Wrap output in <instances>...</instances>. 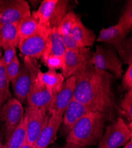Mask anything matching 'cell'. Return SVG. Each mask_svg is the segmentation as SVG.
<instances>
[{"instance_id": "f546056e", "label": "cell", "mask_w": 132, "mask_h": 148, "mask_svg": "<svg viewBox=\"0 0 132 148\" xmlns=\"http://www.w3.org/2000/svg\"><path fill=\"white\" fill-rule=\"evenodd\" d=\"M21 65L19 59L16 55L10 62L7 65V73L8 78L11 82L13 81L18 75L20 69Z\"/></svg>"}, {"instance_id": "30bf717a", "label": "cell", "mask_w": 132, "mask_h": 148, "mask_svg": "<svg viewBox=\"0 0 132 148\" xmlns=\"http://www.w3.org/2000/svg\"><path fill=\"white\" fill-rule=\"evenodd\" d=\"M93 53L88 47H79L73 50H66L64 53L65 68L62 73L64 78L73 75L82 65L90 62Z\"/></svg>"}, {"instance_id": "74e56055", "label": "cell", "mask_w": 132, "mask_h": 148, "mask_svg": "<svg viewBox=\"0 0 132 148\" xmlns=\"http://www.w3.org/2000/svg\"><path fill=\"white\" fill-rule=\"evenodd\" d=\"M0 148H5V144H3L1 142H0Z\"/></svg>"}, {"instance_id": "44dd1931", "label": "cell", "mask_w": 132, "mask_h": 148, "mask_svg": "<svg viewBox=\"0 0 132 148\" xmlns=\"http://www.w3.org/2000/svg\"><path fill=\"white\" fill-rule=\"evenodd\" d=\"M18 23L0 24V47L7 44L18 46L19 39L17 36Z\"/></svg>"}, {"instance_id": "d4e9b609", "label": "cell", "mask_w": 132, "mask_h": 148, "mask_svg": "<svg viewBox=\"0 0 132 148\" xmlns=\"http://www.w3.org/2000/svg\"><path fill=\"white\" fill-rule=\"evenodd\" d=\"M50 39L51 43L50 55L64 56L66 50L63 42L62 36L59 33L57 28L50 29Z\"/></svg>"}, {"instance_id": "e575fe53", "label": "cell", "mask_w": 132, "mask_h": 148, "mask_svg": "<svg viewBox=\"0 0 132 148\" xmlns=\"http://www.w3.org/2000/svg\"><path fill=\"white\" fill-rule=\"evenodd\" d=\"M20 148H34V146L33 145L26 142L25 144H23V145Z\"/></svg>"}, {"instance_id": "5bb4252c", "label": "cell", "mask_w": 132, "mask_h": 148, "mask_svg": "<svg viewBox=\"0 0 132 148\" xmlns=\"http://www.w3.org/2000/svg\"><path fill=\"white\" fill-rule=\"evenodd\" d=\"M64 77L62 73H58L56 70L49 69L46 72H43L39 68L34 81L46 87L55 95L61 90Z\"/></svg>"}, {"instance_id": "f1b7e54d", "label": "cell", "mask_w": 132, "mask_h": 148, "mask_svg": "<svg viewBox=\"0 0 132 148\" xmlns=\"http://www.w3.org/2000/svg\"><path fill=\"white\" fill-rule=\"evenodd\" d=\"M45 65L49 69H61L62 71L65 68L64 56H56L50 55L44 62Z\"/></svg>"}, {"instance_id": "7402d4cb", "label": "cell", "mask_w": 132, "mask_h": 148, "mask_svg": "<svg viewBox=\"0 0 132 148\" xmlns=\"http://www.w3.org/2000/svg\"><path fill=\"white\" fill-rule=\"evenodd\" d=\"M26 142V125L25 119L12 133L5 144V148H20Z\"/></svg>"}, {"instance_id": "4dcf8cb0", "label": "cell", "mask_w": 132, "mask_h": 148, "mask_svg": "<svg viewBox=\"0 0 132 148\" xmlns=\"http://www.w3.org/2000/svg\"><path fill=\"white\" fill-rule=\"evenodd\" d=\"M122 89L123 91L132 90V64L129 65L123 76L122 81Z\"/></svg>"}, {"instance_id": "8d00e7d4", "label": "cell", "mask_w": 132, "mask_h": 148, "mask_svg": "<svg viewBox=\"0 0 132 148\" xmlns=\"http://www.w3.org/2000/svg\"><path fill=\"white\" fill-rule=\"evenodd\" d=\"M4 101L2 99L1 97H0V110H1V106H2V104L4 103Z\"/></svg>"}, {"instance_id": "5b68a950", "label": "cell", "mask_w": 132, "mask_h": 148, "mask_svg": "<svg viewBox=\"0 0 132 148\" xmlns=\"http://www.w3.org/2000/svg\"><path fill=\"white\" fill-rule=\"evenodd\" d=\"M131 123L127 124L122 118L118 117L106 128L100 140L99 148H118L131 139Z\"/></svg>"}, {"instance_id": "4fadbf2b", "label": "cell", "mask_w": 132, "mask_h": 148, "mask_svg": "<svg viewBox=\"0 0 132 148\" xmlns=\"http://www.w3.org/2000/svg\"><path fill=\"white\" fill-rule=\"evenodd\" d=\"M62 121L63 116L50 114L47 123L33 145L34 148H47L56 139L57 132Z\"/></svg>"}, {"instance_id": "484cf974", "label": "cell", "mask_w": 132, "mask_h": 148, "mask_svg": "<svg viewBox=\"0 0 132 148\" xmlns=\"http://www.w3.org/2000/svg\"><path fill=\"white\" fill-rule=\"evenodd\" d=\"M79 17L73 11H68L57 29L62 36L70 35L75 23Z\"/></svg>"}, {"instance_id": "603a6c76", "label": "cell", "mask_w": 132, "mask_h": 148, "mask_svg": "<svg viewBox=\"0 0 132 148\" xmlns=\"http://www.w3.org/2000/svg\"><path fill=\"white\" fill-rule=\"evenodd\" d=\"M68 1L58 0L53 14L47 24V28L52 29L57 28L68 13Z\"/></svg>"}, {"instance_id": "8992f818", "label": "cell", "mask_w": 132, "mask_h": 148, "mask_svg": "<svg viewBox=\"0 0 132 148\" xmlns=\"http://www.w3.org/2000/svg\"><path fill=\"white\" fill-rule=\"evenodd\" d=\"M90 63L100 70L112 72L117 78L122 77L123 64L110 45L96 46L95 52L92 55Z\"/></svg>"}, {"instance_id": "2e32d148", "label": "cell", "mask_w": 132, "mask_h": 148, "mask_svg": "<svg viewBox=\"0 0 132 148\" xmlns=\"http://www.w3.org/2000/svg\"><path fill=\"white\" fill-rule=\"evenodd\" d=\"M70 35L83 47L92 46L96 37L92 30L84 26L80 17L78 18L75 23Z\"/></svg>"}, {"instance_id": "83f0119b", "label": "cell", "mask_w": 132, "mask_h": 148, "mask_svg": "<svg viewBox=\"0 0 132 148\" xmlns=\"http://www.w3.org/2000/svg\"><path fill=\"white\" fill-rule=\"evenodd\" d=\"M120 109L118 112L124 115L129 123L132 120V90L127 91L125 94L124 98L120 104Z\"/></svg>"}, {"instance_id": "d6986e66", "label": "cell", "mask_w": 132, "mask_h": 148, "mask_svg": "<svg viewBox=\"0 0 132 148\" xmlns=\"http://www.w3.org/2000/svg\"><path fill=\"white\" fill-rule=\"evenodd\" d=\"M39 27L38 19L31 14L30 16L20 20L17 27V36L20 40L25 39L33 34Z\"/></svg>"}, {"instance_id": "d590c367", "label": "cell", "mask_w": 132, "mask_h": 148, "mask_svg": "<svg viewBox=\"0 0 132 148\" xmlns=\"http://www.w3.org/2000/svg\"><path fill=\"white\" fill-rule=\"evenodd\" d=\"M123 148H132V140L130 139L126 145Z\"/></svg>"}, {"instance_id": "52a82bcc", "label": "cell", "mask_w": 132, "mask_h": 148, "mask_svg": "<svg viewBox=\"0 0 132 148\" xmlns=\"http://www.w3.org/2000/svg\"><path fill=\"white\" fill-rule=\"evenodd\" d=\"M30 15L29 3L25 0H0V24L18 23Z\"/></svg>"}, {"instance_id": "3957f363", "label": "cell", "mask_w": 132, "mask_h": 148, "mask_svg": "<svg viewBox=\"0 0 132 148\" xmlns=\"http://www.w3.org/2000/svg\"><path fill=\"white\" fill-rule=\"evenodd\" d=\"M18 47L24 56L41 59L44 62L51 53L50 29L39 25L33 34L19 41Z\"/></svg>"}, {"instance_id": "9c48e42d", "label": "cell", "mask_w": 132, "mask_h": 148, "mask_svg": "<svg viewBox=\"0 0 132 148\" xmlns=\"http://www.w3.org/2000/svg\"><path fill=\"white\" fill-rule=\"evenodd\" d=\"M50 114L44 111L27 107L24 114L26 125V142L33 145L46 125Z\"/></svg>"}, {"instance_id": "ffe728a7", "label": "cell", "mask_w": 132, "mask_h": 148, "mask_svg": "<svg viewBox=\"0 0 132 148\" xmlns=\"http://www.w3.org/2000/svg\"><path fill=\"white\" fill-rule=\"evenodd\" d=\"M117 52L122 64H132V38H124L111 45Z\"/></svg>"}, {"instance_id": "ba28073f", "label": "cell", "mask_w": 132, "mask_h": 148, "mask_svg": "<svg viewBox=\"0 0 132 148\" xmlns=\"http://www.w3.org/2000/svg\"><path fill=\"white\" fill-rule=\"evenodd\" d=\"M24 114L21 103L15 98H10L1 108L0 120L4 125L6 140L23 119Z\"/></svg>"}, {"instance_id": "277c9868", "label": "cell", "mask_w": 132, "mask_h": 148, "mask_svg": "<svg viewBox=\"0 0 132 148\" xmlns=\"http://www.w3.org/2000/svg\"><path fill=\"white\" fill-rule=\"evenodd\" d=\"M39 68L34 59L25 56L17 77L11 81L14 98L21 103L27 101V98L33 79Z\"/></svg>"}, {"instance_id": "e0dca14e", "label": "cell", "mask_w": 132, "mask_h": 148, "mask_svg": "<svg viewBox=\"0 0 132 148\" xmlns=\"http://www.w3.org/2000/svg\"><path fill=\"white\" fill-rule=\"evenodd\" d=\"M58 0H44L39 8L32 13V15L36 18L39 24L41 26L47 27V24L53 14Z\"/></svg>"}, {"instance_id": "7c38bea8", "label": "cell", "mask_w": 132, "mask_h": 148, "mask_svg": "<svg viewBox=\"0 0 132 148\" xmlns=\"http://www.w3.org/2000/svg\"><path fill=\"white\" fill-rule=\"evenodd\" d=\"M34 79L27 96V107L39 108L48 113L55 95L44 86L36 82Z\"/></svg>"}, {"instance_id": "8fae6325", "label": "cell", "mask_w": 132, "mask_h": 148, "mask_svg": "<svg viewBox=\"0 0 132 148\" xmlns=\"http://www.w3.org/2000/svg\"><path fill=\"white\" fill-rule=\"evenodd\" d=\"M75 84L76 78L74 75L70 76L64 82L61 90L55 95L48 113L59 116H64L69 103L73 98Z\"/></svg>"}, {"instance_id": "836d02e7", "label": "cell", "mask_w": 132, "mask_h": 148, "mask_svg": "<svg viewBox=\"0 0 132 148\" xmlns=\"http://www.w3.org/2000/svg\"><path fill=\"white\" fill-rule=\"evenodd\" d=\"M86 147L84 146H81L78 145H76L72 143H66L65 145L62 146H57L54 148H85Z\"/></svg>"}, {"instance_id": "7a4b0ae2", "label": "cell", "mask_w": 132, "mask_h": 148, "mask_svg": "<svg viewBox=\"0 0 132 148\" xmlns=\"http://www.w3.org/2000/svg\"><path fill=\"white\" fill-rule=\"evenodd\" d=\"M107 119L98 112H91L79 119L68 134L66 143L88 146L99 143Z\"/></svg>"}, {"instance_id": "cb8c5ba5", "label": "cell", "mask_w": 132, "mask_h": 148, "mask_svg": "<svg viewBox=\"0 0 132 148\" xmlns=\"http://www.w3.org/2000/svg\"><path fill=\"white\" fill-rule=\"evenodd\" d=\"M10 81L7 73V65L3 56H0V97L4 102L11 97L10 91Z\"/></svg>"}, {"instance_id": "6da1fadb", "label": "cell", "mask_w": 132, "mask_h": 148, "mask_svg": "<svg viewBox=\"0 0 132 148\" xmlns=\"http://www.w3.org/2000/svg\"><path fill=\"white\" fill-rule=\"evenodd\" d=\"M73 75L76 78L74 99L85 105L91 112L103 114L107 120H113L117 106L113 91L114 77L112 74L96 68L90 61Z\"/></svg>"}, {"instance_id": "9a60e30c", "label": "cell", "mask_w": 132, "mask_h": 148, "mask_svg": "<svg viewBox=\"0 0 132 148\" xmlns=\"http://www.w3.org/2000/svg\"><path fill=\"white\" fill-rule=\"evenodd\" d=\"M89 112H91V111L85 105L72 98L69 103L63 117L62 122L64 123L65 132L69 133L76 122Z\"/></svg>"}, {"instance_id": "1f68e13d", "label": "cell", "mask_w": 132, "mask_h": 148, "mask_svg": "<svg viewBox=\"0 0 132 148\" xmlns=\"http://www.w3.org/2000/svg\"><path fill=\"white\" fill-rule=\"evenodd\" d=\"M16 46L13 44H7L4 45L2 48L4 50L3 58L6 65H8L16 55Z\"/></svg>"}, {"instance_id": "ac0fdd59", "label": "cell", "mask_w": 132, "mask_h": 148, "mask_svg": "<svg viewBox=\"0 0 132 148\" xmlns=\"http://www.w3.org/2000/svg\"><path fill=\"white\" fill-rule=\"evenodd\" d=\"M127 34V33L116 24V25L110 26L108 28L102 29L96 40L111 45L116 41L126 38Z\"/></svg>"}, {"instance_id": "d6a6232c", "label": "cell", "mask_w": 132, "mask_h": 148, "mask_svg": "<svg viewBox=\"0 0 132 148\" xmlns=\"http://www.w3.org/2000/svg\"><path fill=\"white\" fill-rule=\"evenodd\" d=\"M62 39L65 50H73L79 47H83L71 35L62 36Z\"/></svg>"}, {"instance_id": "4316f807", "label": "cell", "mask_w": 132, "mask_h": 148, "mask_svg": "<svg viewBox=\"0 0 132 148\" xmlns=\"http://www.w3.org/2000/svg\"><path fill=\"white\" fill-rule=\"evenodd\" d=\"M118 25L126 33H128L132 29V1H129L123 10V13L120 18Z\"/></svg>"}]
</instances>
